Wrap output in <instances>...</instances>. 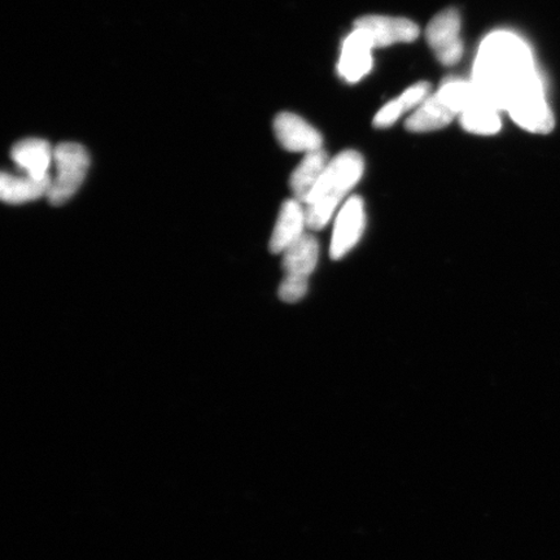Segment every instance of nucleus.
Returning a JSON list of instances; mask_svg holds the SVG:
<instances>
[{"instance_id": "1", "label": "nucleus", "mask_w": 560, "mask_h": 560, "mask_svg": "<svg viewBox=\"0 0 560 560\" xmlns=\"http://www.w3.org/2000/svg\"><path fill=\"white\" fill-rule=\"evenodd\" d=\"M474 85L521 128L548 135L555 128L542 83L527 45L515 34L499 32L482 42L475 62Z\"/></svg>"}, {"instance_id": "2", "label": "nucleus", "mask_w": 560, "mask_h": 560, "mask_svg": "<svg viewBox=\"0 0 560 560\" xmlns=\"http://www.w3.org/2000/svg\"><path fill=\"white\" fill-rule=\"evenodd\" d=\"M365 163L359 152L349 150L330 160L327 170L305 202L307 228L325 229L339 212L342 201L362 178Z\"/></svg>"}, {"instance_id": "3", "label": "nucleus", "mask_w": 560, "mask_h": 560, "mask_svg": "<svg viewBox=\"0 0 560 560\" xmlns=\"http://www.w3.org/2000/svg\"><path fill=\"white\" fill-rule=\"evenodd\" d=\"M474 83L464 80H447L436 94L427 97L406 122L412 132H429L445 128L462 114L474 94Z\"/></svg>"}, {"instance_id": "4", "label": "nucleus", "mask_w": 560, "mask_h": 560, "mask_svg": "<svg viewBox=\"0 0 560 560\" xmlns=\"http://www.w3.org/2000/svg\"><path fill=\"white\" fill-rule=\"evenodd\" d=\"M55 177L47 200L54 207L66 205L73 198L86 178L90 166L89 153L82 144L60 143L54 151Z\"/></svg>"}, {"instance_id": "5", "label": "nucleus", "mask_w": 560, "mask_h": 560, "mask_svg": "<svg viewBox=\"0 0 560 560\" xmlns=\"http://www.w3.org/2000/svg\"><path fill=\"white\" fill-rule=\"evenodd\" d=\"M319 260L318 241L305 234L283 254L284 278L279 287V298L284 303H298L310 289V277Z\"/></svg>"}, {"instance_id": "6", "label": "nucleus", "mask_w": 560, "mask_h": 560, "mask_svg": "<svg viewBox=\"0 0 560 560\" xmlns=\"http://www.w3.org/2000/svg\"><path fill=\"white\" fill-rule=\"evenodd\" d=\"M365 228V205L360 196H352L336 213L330 247L334 260L346 257L359 244Z\"/></svg>"}, {"instance_id": "7", "label": "nucleus", "mask_w": 560, "mask_h": 560, "mask_svg": "<svg viewBox=\"0 0 560 560\" xmlns=\"http://www.w3.org/2000/svg\"><path fill=\"white\" fill-rule=\"evenodd\" d=\"M459 32L460 16L454 9L440 12L427 26V42L444 66L457 65L464 55V44L459 38Z\"/></svg>"}, {"instance_id": "8", "label": "nucleus", "mask_w": 560, "mask_h": 560, "mask_svg": "<svg viewBox=\"0 0 560 560\" xmlns=\"http://www.w3.org/2000/svg\"><path fill=\"white\" fill-rule=\"evenodd\" d=\"M354 30L361 31L374 48L388 47L418 38L419 27L402 18L369 15L355 20Z\"/></svg>"}, {"instance_id": "9", "label": "nucleus", "mask_w": 560, "mask_h": 560, "mask_svg": "<svg viewBox=\"0 0 560 560\" xmlns=\"http://www.w3.org/2000/svg\"><path fill=\"white\" fill-rule=\"evenodd\" d=\"M275 132L283 149L291 152L318 151L324 143V138L317 129L290 112H283L276 117Z\"/></svg>"}, {"instance_id": "10", "label": "nucleus", "mask_w": 560, "mask_h": 560, "mask_svg": "<svg viewBox=\"0 0 560 560\" xmlns=\"http://www.w3.org/2000/svg\"><path fill=\"white\" fill-rule=\"evenodd\" d=\"M307 228L306 209L303 202L293 198L285 200L278 215L270 241L272 254L283 255L287 249L303 237Z\"/></svg>"}, {"instance_id": "11", "label": "nucleus", "mask_w": 560, "mask_h": 560, "mask_svg": "<svg viewBox=\"0 0 560 560\" xmlns=\"http://www.w3.org/2000/svg\"><path fill=\"white\" fill-rule=\"evenodd\" d=\"M54 151L55 149L47 140L30 138L13 145L11 158L26 175L35 179H44L51 177Z\"/></svg>"}, {"instance_id": "12", "label": "nucleus", "mask_w": 560, "mask_h": 560, "mask_svg": "<svg viewBox=\"0 0 560 560\" xmlns=\"http://www.w3.org/2000/svg\"><path fill=\"white\" fill-rule=\"evenodd\" d=\"M373 45L361 31L354 30L342 45L339 73L347 82L354 83L373 68Z\"/></svg>"}, {"instance_id": "13", "label": "nucleus", "mask_w": 560, "mask_h": 560, "mask_svg": "<svg viewBox=\"0 0 560 560\" xmlns=\"http://www.w3.org/2000/svg\"><path fill=\"white\" fill-rule=\"evenodd\" d=\"M474 83V82H472ZM474 94L470 102L462 112L460 124L464 129L472 135L492 136L501 130L499 108L490 103L485 95L474 85Z\"/></svg>"}, {"instance_id": "14", "label": "nucleus", "mask_w": 560, "mask_h": 560, "mask_svg": "<svg viewBox=\"0 0 560 560\" xmlns=\"http://www.w3.org/2000/svg\"><path fill=\"white\" fill-rule=\"evenodd\" d=\"M51 182L52 177L35 179L26 174L19 177L4 172L0 175V199L5 205L19 206L38 200L44 196L47 198Z\"/></svg>"}, {"instance_id": "15", "label": "nucleus", "mask_w": 560, "mask_h": 560, "mask_svg": "<svg viewBox=\"0 0 560 560\" xmlns=\"http://www.w3.org/2000/svg\"><path fill=\"white\" fill-rule=\"evenodd\" d=\"M328 164H330V159L324 150L305 153V158L291 175L290 186L293 198L305 205L314 188L319 184Z\"/></svg>"}, {"instance_id": "16", "label": "nucleus", "mask_w": 560, "mask_h": 560, "mask_svg": "<svg viewBox=\"0 0 560 560\" xmlns=\"http://www.w3.org/2000/svg\"><path fill=\"white\" fill-rule=\"evenodd\" d=\"M406 112L400 100L389 102L387 105L377 112L375 116L374 125L376 128H388L392 124H395Z\"/></svg>"}]
</instances>
